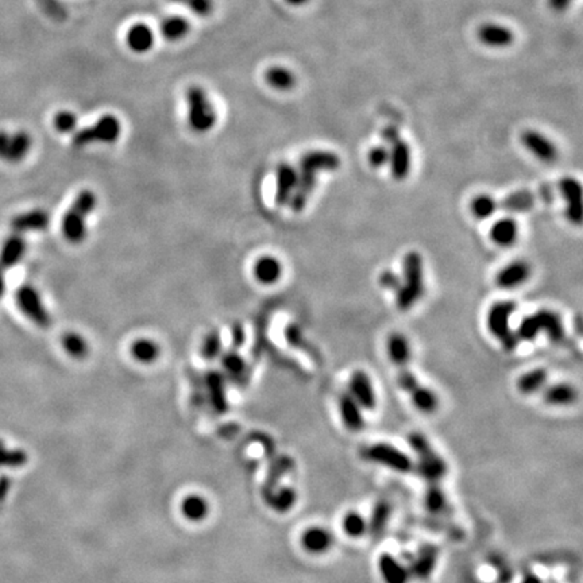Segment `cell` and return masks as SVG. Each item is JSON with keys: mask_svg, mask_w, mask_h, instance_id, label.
I'll use <instances>...</instances> for the list:
<instances>
[{"mask_svg": "<svg viewBox=\"0 0 583 583\" xmlns=\"http://www.w3.org/2000/svg\"><path fill=\"white\" fill-rule=\"evenodd\" d=\"M340 157L329 150H315L304 154L298 163L297 184L288 206L293 212L305 209L318 181L320 171H333L340 167Z\"/></svg>", "mask_w": 583, "mask_h": 583, "instance_id": "cell-1", "label": "cell"}, {"mask_svg": "<svg viewBox=\"0 0 583 583\" xmlns=\"http://www.w3.org/2000/svg\"><path fill=\"white\" fill-rule=\"evenodd\" d=\"M408 444L415 454V471L425 484H440L447 473L449 464L439 451L432 446L429 439L421 432H411Z\"/></svg>", "mask_w": 583, "mask_h": 583, "instance_id": "cell-2", "label": "cell"}, {"mask_svg": "<svg viewBox=\"0 0 583 583\" xmlns=\"http://www.w3.org/2000/svg\"><path fill=\"white\" fill-rule=\"evenodd\" d=\"M424 292L425 283L423 257L417 251H409L403 259L401 285L394 293L396 307L403 312L412 309L424 296Z\"/></svg>", "mask_w": 583, "mask_h": 583, "instance_id": "cell-3", "label": "cell"}, {"mask_svg": "<svg viewBox=\"0 0 583 583\" xmlns=\"http://www.w3.org/2000/svg\"><path fill=\"white\" fill-rule=\"evenodd\" d=\"M520 342H532L540 333L554 343H562L566 339V330L560 315L551 309H540L530 316H525L516 330Z\"/></svg>", "mask_w": 583, "mask_h": 583, "instance_id": "cell-4", "label": "cell"}, {"mask_svg": "<svg viewBox=\"0 0 583 583\" xmlns=\"http://www.w3.org/2000/svg\"><path fill=\"white\" fill-rule=\"evenodd\" d=\"M517 309V304L513 300L496 301L488 311L486 327L490 335L502 344L505 351H513L520 340L517 333L510 327V319Z\"/></svg>", "mask_w": 583, "mask_h": 583, "instance_id": "cell-5", "label": "cell"}, {"mask_svg": "<svg viewBox=\"0 0 583 583\" xmlns=\"http://www.w3.org/2000/svg\"><path fill=\"white\" fill-rule=\"evenodd\" d=\"M96 207V196L92 191H82L61 222L64 238L71 243H82L86 235L85 220Z\"/></svg>", "mask_w": 583, "mask_h": 583, "instance_id": "cell-6", "label": "cell"}, {"mask_svg": "<svg viewBox=\"0 0 583 583\" xmlns=\"http://www.w3.org/2000/svg\"><path fill=\"white\" fill-rule=\"evenodd\" d=\"M361 457L370 463H374L377 466L385 467L394 473L409 474L415 471L414 458H411L398 447L386 442H377L370 446H366L361 451Z\"/></svg>", "mask_w": 583, "mask_h": 583, "instance_id": "cell-7", "label": "cell"}, {"mask_svg": "<svg viewBox=\"0 0 583 583\" xmlns=\"http://www.w3.org/2000/svg\"><path fill=\"white\" fill-rule=\"evenodd\" d=\"M381 136L389 149V167L390 174L396 181H404L412 167V152L409 145L401 138L397 127H383Z\"/></svg>", "mask_w": 583, "mask_h": 583, "instance_id": "cell-8", "label": "cell"}, {"mask_svg": "<svg viewBox=\"0 0 583 583\" xmlns=\"http://www.w3.org/2000/svg\"><path fill=\"white\" fill-rule=\"evenodd\" d=\"M188 123L195 132L203 134L216 125L217 115L207 92L200 86H191L187 91Z\"/></svg>", "mask_w": 583, "mask_h": 583, "instance_id": "cell-9", "label": "cell"}, {"mask_svg": "<svg viewBox=\"0 0 583 583\" xmlns=\"http://www.w3.org/2000/svg\"><path fill=\"white\" fill-rule=\"evenodd\" d=\"M122 134L121 121L115 115H103L96 123L84 127L73 135V146L83 147L91 143H114Z\"/></svg>", "mask_w": 583, "mask_h": 583, "instance_id": "cell-10", "label": "cell"}, {"mask_svg": "<svg viewBox=\"0 0 583 583\" xmlns=\"http://www.w3.org/2000/svg\"><path fill=\"white\" fill-rule=\"evenodd\" d=\"M16 304L22 313L27 316L33 323L41 329H49L51 324V318L49 311L42 302L38 291L32 285H22L15 294Z\"/></svg>", "mask_w": 583, "mask_h": 583, "instance_id": "cell-11", "label": "cell"}, {"mask_svg": "<svg viewBox=\"0 0 583 583\" xmlns=\"http://www.w3.org/2000/svg\"><path fill=\"white\" fill-rule=\"evenodd\" d=\"M33 146V139L26 131L10 134L0 130V160L8 164H18L27 157Z\"/></svg>", "mask_w": 583, "mask_h": 583, "instance_id": "cell-12", "label": "cell"}, {"mask_svg": "<svg viewBox=\"0 0 583 583\" xmlns=\"http://www.w3.org/2000/svg\"><path fill=\"white\" fill-rule=\"evenodd\" d=\"M440 556V548L436 544L425 543L417 548L416 552L411 555L409 563L407 564L412 578L427 581L432 577L436 570Z\"/></svg>", "mask_w": 583, "mask_h": 583, "instance_id": "cell-13", "label": "cell"}, {"mask_svg": "<svg viewBox=\"0 0 583 583\" xmlns=\"http://www.w3.org/2000/svg\"><path fill=\"white\" fill-rule=\"evenodd\" d=\"M560 196L566 203V216L570 223L580 226L582 223V185L574 177H563L558 182Z\"/></svg>", "mask_w": 583, "mask_h": 583, "instance_id": "cell-14", "label": "cell"}, {"mask_svg": "<svg viewBox=\"0 0 583 583\" xmlns=\"http://www.w3.org/2000/svg\"><path fill=\"white\" fill-rule=\"evenodd\" d=\"M521 145L539 161L552 164L559 156L556 145L542 132L536 130H527L520 136Z\"/></svg>", "mask_w": 583, "mask_h": 583, "instance_id": "cell-15", "label": "cell"}, {"mask_svg": "<svg viewBox=\"0 0 583 583\" xmlns=\"http://www.w3.org/2000/svg\"><path fill=\"white\" fill-rule=\"evenodd\" d=\"M348 386L351 397L361 405L364 411H374L377 408V394L370 375L364 370H355L350 377Z\"/></svg>", "mask_w": 583, "mask_h": 583, "instance_id": "cell-16", "label": "cell"}, {"mask_svg": "<svg viewBox=\"0 0 583 583\" xmlns=\"http://www.w3.org/2000/svg\"><path fill=\"white\" fill-rule=\"evenodd\" d=\"M532 274V267L527 261L517 259L505 265L496 276V285L500 289H516L524 285Z\"/></svg>", "mask_w": 583, "mask_h": 583, "instance_id": "cell-17", "label": "cell"}, {"mask_svg": "<svg viewBox=\"0 0 583 583\" xmlns=\"http://www.w3.org/2000/svg\"><path fill=\"white\" fill-rule=\"evenodd\" d=\"M333 532L324 527L313 525L307 528L301 536L300 544L302 549L309 555H324L333 547Z\"/></svg>", "mask_w": 583, "mask_h": 583, "instance_id": "cell-18", "label": "cell"}, {"mask_svg": "<svg viewBox=\"0 0 583 583\" xmlns=\"http://www.w3.org/2000/svg\"><path fill=\"white\" fill-rule=\"evenodd\" d=\"M423 503L431 516L442 520H449L453 516V506L440 484H427Z\"/></svg>", "mask_w": 583, "mask_h": 583, "instance_id": "cell-19", "label": "cell"}, {"mask_svg": "<svg viewBox=\"0 0 583 583\" xmlns=\"http://www.w3.org/2000/svg\"><path fill=\"white\" fill-rule=\"evenodd\" d=\"M378 571L385 583H409L412 577L408 566L389 552H382L378 558Z\"/></svg>", "mask_w": 583, "mask_h": 583, "instance_id": "cell-20", "label": "cell"}, {"mask_svg": "<svg viewBox=\"0 0 583 583\" xmlns=\"http://www.w3.org/2000/svg\"><path fill=\"white\" fill-rule=\"evenodd\" d=\"M386 355L396 369L409 366L412 361V347L405 335L400 333H390L386 339Z\"/></svg>", "mask_w": 583, "mask_h": 583, "instance_id": "cell-21", "label": "cell"}, {"mask_svg": "<svg viewBox=\"0 0 583 583\" xmlns=\"http://www.w3.org/2000/svg\"><path fill=\"white\" fill-rule=\"evenodd\" d=\"M339 415L340 420L350 432H359L365 428V416L361 405L351 397L350 393H344L339 397Z\"/></svg>", "mask_w": 583, "mask_h": 583, "instance_id": "cell-22", "label": "cell"}, {"mask_svg": "<svg viewBox=\"0 0 583 583\" xmlns=\"http://www.w3.org/2000/svg\"><path fill=\"white\" fill-rule=\"evenodd\" d=\"M50 224V216L43 209H32L19 215H15L10 226L11 228L18 233H33V231H45Z\"/></svg>", "mask_w": 583, "mask_h": 583, "instance_id": "cell-23", "label": "cell"}, {"mask_svg": "<svg viewBox=\"0 0 583 583\" xmlns=\"http://www.w3.org/2000/svg\"><path fill=\"white\" fill-rule=\"evenodd\" d=\"M478 38L489 47L503 49L514 42V33L500 23H485L478 30Z\"/></svg>", "mask_w": 583, "mask_h": 583, "instance_id": "cell-24", "label": "cell"}, {"mask_svg": "<svg viewBox=\"0 0 583 583\" xmlns=\"http://www.w3.org/2000/svg\"><path fill=\"white\" fill-rule=\"evenodd\" d=\"M542 392L544 403L551 407H570L578 400L577 389L567 382L547 385Z\"/></svg>", "mask_w": 583, "mask_h": 583, "instance_id": "cell-25", "label": "cell"}, {"mask_svg": "<svg viewBox=\"0 0 583 583\" xmlns=\"http://www.w3.org/2000/svg\"><path fill=\"white\" fill-rule=\"evenodd\" d=\"M297 184V169L289 164H281L276 174V204L284 207L289 203Z\"/></svg>", "mask_w": 583, "mask_h": 583, "instance_id": "cell-26", "label": "cell"}, {"mask_svg": "<svg viewBox=\"0 0 583 583\" xmlns=\"http://www.w3.org/2000/svg\"><path fill=\"white\" fill-rule=\"evenodd\" d=\"M27 249V243L25 241V238L22 237V234H12L10 235L1 245L0 249V267L5 272L7 269L14 267L15 265H18Z\"/></svg>", "mask_w": 583, "mask_h": 583, "instance_id": "cell-27", "label": "cell"}, {"mask_svg": "<svg viewBox=\"0 0 583 583\" xmlns=\"http://www.w3.org/2000/svg\"><path fill=\"white\" fill-rule=\"evenodd\" d=\"M489 235L495 245L500 248H510L519 238V224L513 217H501L493 223Z\"/></svg>", "mask_w": 583, "mask_h": 583, "instance_id": "cell-28", "label": "cell"}, {"mask_svg": "<svg viewBox=\"0 0 583 583\" xmlns=\"http://www.w3.org/2000/svg\"><path fill=\"white\" fill-rule=\"evenodd\" d=\"M539 198L540 195L536 192L517 191L499 200V211H505L508 213L528 212L536 206Z\"/></svg>", "mask_w": 583, "mask_h": 583, "instance_id": "cell-29", "label": "cell"}, {"mask_svg": "<svg viewBox=\"0 0 583 583\" xmlns=\"http://www.w3.org/2000/svg\"><path fill=\"white\" fill-rule=\"evenodd\" d=\"M180 510L185 520L191 523H202L207 520L211 512V505L204 496L192 493L181 500Z\"/></svg>", "mask_w": 583, "mask_h": 583, "instance_id": "cell-30", "label": "cell"}, {"mask_svg": "<svg viewBox=\"0 0 583 583\" xmlns=\"http://www.w3.org/2000/svg\"><path fill=\"white\" fill-rule=\"evenodd\" d=\"M252 272L258 283L263 285H273L283 276V265L276 257L263 255L257 259Z\"/></svg>", "mask_w": 583, "mask_h": 583, "instance_id": "cell-31", "label": "cell"}, {"mask_svg": "<svg viewBox=\"0 0 583 583\" xmlns=\"http://www.w3.org/2000/svg\"><path fill=\"white\" fill-rule=\"evenodd\" d=\"M392 516V506L386 500H379L375 502L372 510L370 519H368V534L372 539H381L385 534L388 524Z\"/></svg>", "mask_w": 583, "mask_h": 583, "instance_id": "cell-32", "label": "cell"}, {"mask_svg": "<svg viewBox=\"0 0 583 583\" xmlns=\"http://www.w3.org/2000/svg\"><path fill=\"white\" fill-rule=\"evenodd\" d=\"M412 405L423 415H432L439 408V397L431 388L420 383L414 392L408 394Z\"/></svg>", "mask_w": 583, "mask_h": 583, "instance_id": "cell-33", "label": "cell"}, {"mask_svg": "<svg viewBox=\"0 0 583 583\" xmlns=\"http://www.w3.org/2000/svg\"><path fill=\"white\" fill-rule=\"evenodd\" d=\"M126 42L132 51L146 53L154 45V33L149 26L143 23H138V25H134L131 29H128Z\"/></svg>", "mask_w": 583, "mask_h": 583, "instance_id": "cell-34", "label": "cell"}, {"mask_svg": "<svg viewBox=\"0 0 583 583\" xmlns=\"http://www.w3.org/2000/svg\"><path fill=\"white\" fill-rule=\"evenodd\" d=\"M547 382H548V372L543 368H536L520 375L516 385H517V390L521 394L532 396V394L540 393L547 386Z\"/></svg>", "mask_w": 583, "mask_h": 583, "instance_id": "cell-35", "label": "cell"}, {"mask_svg": "<svg viewBox=\"0 0 583 583\" xmlns=\"http://www.w3.org/2000/svg\"><path fill=\"white\" fill-rule=\"evenodd\" d=\"M131 355L132 358L143 365H149L156 362L160 358L161 354V347L158 346V343H156L152 339H136L132 344H131Z\"/></svg>", "mask_w": 583, "mask_h": 583, "instance_id": "cell-36", "label": "cell"}, {"mask_svg": "<svg viewBox=\"0 0 583 583\" xmlns=\"http://www.w3.org/2000/svg\"><path fill=\"white\" fill-rule=\"evenodd\" d=\"M265 82L273 89L287 92L296 85L294 73L285 67H272L265 72Z\"/></svg>", "mask_w": 583, "mask_h": 583, "instance_id": "cell-37", "label": "cell"}, {"mask_svg": "<svg viewBox=\"0 0 583 583\" xmlns=\"http://www.w3.org/2000/svg\"><path fill=\"white\" fill-rule=\"evenodd\" d=\"M342 531L350 539H359L368 534V519L359 512L350 510L342 519Z\"/></svg>", "mask_w": 583, "mask_h": 583, "instance_id": "cell-38", "label": "cell"}, {"mask_svg": "<svg viewBox=\"0 0 583 583\" xmlns=\"http://www.w3.org/2000/svg\"><path fill=\"white\" fill-rule=\"evenodd\" d=\"M499 211V200L490 195L474 196L470 202V212L475 219L486 220Z\"/></svg>", "mask_w": 583, "mask_h": 583, "instance_id": "cell-39", "label": "cell"}, {"mask_svg": "<svg viewBox=\"0 0 583 583\" xmlns=\"http://www.w3.org/2000/svg\"><path fill=\"white\" fill-rule=\"evenodd\" d=\"M189 32V23L185 18L170 16L161 25V33L169 41H178L184 38Z\"/></svg>", "mask_w": 583, "mask_h": 583, "instance_id": "cell-40", "label": "cell"}, {"mask_svg": "<svg viewBox=\"0 0 583 583\" xmlns=\"http://www.w3.org/2000/svg\"><path fill=\"white\" fill-rule=\"evenodd\" d=\"M62 347L68 353V355L75 359H83L88 354V343L79 333H65L62 336Z\"/></svg>", "mask_w": 583, "mask_h": 583, "instance_id": "cell-41", "label": "cell"}, {"mask_svg": "<svg viewBox=\"0 0 583 583\" xmlns=\"http://www.w3.org/2000/svg\"><path fill=\"white\" fill-rule=\"evenodd\" d=\"M297 502V493L292 488H281L272 496V506L278 513H287Z\"/></svg>", "mask_w": 583, "mask_h": 583, "instance_id": "cell-42", "label": "cell"}, {"mask_svg": "<svg viewBox=\"0 0 583 583\" xmlns=\"http://www.w3.org/2000/svg\"><path fill=\"white\" fill-rule=\"evenodd\" d=\"M396 381L398 388L405 393L409 394L411 392H414L417 386L421 383L417 378V375L409 369V366L405 368H400L397 369V375H396Z\"/></svg>", "mask_w": 583, "mask_h": 583, "instance_id": "cell-43", "label": "cell"}, {"mask_svg": "<svg viewBox=\"0 0 583 583\" xmlns=\"http://www.w3.org/2000/svg\"><path fill=\"white\" fill-rule=\"evenodd\" d=\"M26 459L23 451H10L0 440V467H19L25 464Z\"/></svg>", "mask_w": 583, "mask_h": 583, "instance_id": "cell-44", "label": "cell"}, {"mask_svg": "<svg viewBox=\"0 0 583 583\" xmlns=\"http://www.w3.org/2000/svg\"><path fill=\"white\" fill-rule=\"evenodd\" d=\"M54 127L58 132L69 134L78 127V117L71 111H61L54 117Z\"/></svg>", "mask_w": 583, "mask_h": 583, "instance_id": "cell-45", "label": "cell"}, {"mask_svg": "<svg viewBox=\"0 0 583 583\" xmlns=\"http://www.w3.org/2000/svg\"><path fill=\"white\" fill-rule=\"evenodd\" d=\"M369 165L373 169H381L389 164V149L383 145H375L368 153Z\"/></svg>", "mask_w": 583, "mask_h": 583, "instance_id": "cell-46", "label": "cell"}, {"mask_svg": "<svg viewBox=\"0 0 583 583\" xmlns=\"http://www.w3.org/2000/svg\"><path fill=\"white\" fill-rule=\"evenodd\" d=\"M220 350H222V339H220V335L217 331H212V333H209L207 336H206V339H204V343H203V357L206 358V359H215L217 355H219V353H220Z\"/></svg>", "mask_w": 583, "mask_h": 583, "instance_id": "cell-47", "label": "cell"}, {"mask_svg": "<svg viewBox=\"0 0 583 583\" xmlns=\"http://www.w3.org/2000/svg\"><path fill=\"white\" fill-rule=\"evenodd\" d=\"M378 284L388 291H393L394 293L398 291L401 285V276L394 273L393 270H385L378 277Z\"/></svg>", "mask_w": 583, "mask_h": 583, "instance_id": "cell-48", "label": "cell"}, {"mask_svg": "<svg viewBox=\"0 0 583 583\" xmlns=\"http://www.w3.org/2000/svg\"><path fill=\"white\" fill-rule=\"evenodd\" d=\"M187 4L195 14L200 16H207L213 10L212 0H174Z\"/></svg>", "mask_w": 583, "mask_h": 583, "instance_id": "cell-49", "label": "cell"}, {"mask_svg": "<svg viewBox=\"0 0 583 583\" xmlns=\"http://www.w3.org/2000/svg\"><path fill=\"white\" fill-rule=\"evenodd\" d=\"M223 365L224 368L233 373V374H241L245 370V362L242 361V358L235 354V353H228L224 358H223Z\"/></svg>", "mask_w": 583, "mask_h": 583, "instance_id": "cell-50", "label": "cell"}, {"mask_svg": "<svg viewBox=\"0 0 583 583\" xmlns=\"http://www.w3.org/2000/svg\"><path fill=\"white\" fill-rule=\"evenodd\" d=\"M573 0H548V3H549V5L555 10V11H563V10H566L569 5H570V3H571Z\"/></svg>", "mask_w": 583, "mask_h": 583, "instance_id": "cell-51", "label": "cell"}, {"mask_svg": "<svg viewBox=\"0 0 583 583\" xmlns=\"http://www.w3.org/2000/svg\"><path fill=\"white\" fill-rule=\"evenodd\" d=\"M520 583H544L542 578L535 573H527Z\"/></svg>", "mask_w": 583, "mask_h": 583, "instance_id": "cell-52", "label": "cell"}, {"mask_svg": "<svg viewBox=\"0 0 583 583\" xmlns=\"http://www.w3.org/2000/svg\"><path fill=\"white\" fill-rule=\"evenodd\" d=\"M10 489V481L7 478H0V501L4 500Z\"/></svg>", "mask_w": 583, "mask_h": 583, "instance_id": "cell-53", "label": "cell"}, {"mask_svg": "<svg viewBox=\"0 0 583 583\" xmlns=\"http://www.w3.org/2000/svg\"><path fill=\"white\" fill-rule=\"evenodd\" d=\"M5 292V277H4V270L0 267V298L3 297Z\"/></svg>", "mask_w": 583, "mask_h": 583, "instance_id": "cell-54", "label": "cell"}, {"mask_svg": "<svg viewBox=\"0 0 583 583\" xmlns=\"http://www.w3.org/2000/svg\"><path fill=\"white\" fill-rule=\"evenodd\" d=\"M288 4H292V5H302V4H305V3H308V0H285Z\"/></svg>", "mask_w": 583, "mask_h": 583, "instance_id": "cell-55", "label": "cell"}, {"mask_svg": "<svg viewBox=\"0 0 583 583\" xmlns=\"http://www.w3.org/2000/svg\"><path fill=\"white\" fill-rule=\"evenodd\" d=\"M548 583H556V582H555V581H551V582H548Z\"/></svg>", "mask_w": 583, "mask_h": 583, "instance_id": "cell-56", "label": "cell"}]
</instances>
